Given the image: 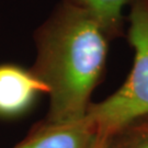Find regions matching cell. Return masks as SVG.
I'll return each mask as SVG.
<instances>
[{
  "mask_svg": "<svg viewBox=\"0 0 148 148\" xmlns=\"http://www.w3.org/2000/svg\"><path fill=\"white\" fill-rule=\"evenodd\" d=\"M106 148H148V117L132 122L109 136Z\"/></svg>",
  "mask_w": 148,
  "mask_h": 148,
  "instance_id": "6",
  "label": "cell"
},
{
  "mask_svg": "<svg viewBox=\"0 0 148 148\" xmlns=\"http://www.w3.org/2000/svg\"><path fill=\"white\" fill-rule=\"evenodd\" d=\"M127 38L134 49L132 69L119 89L90 104L86 117L101 136H111L132 122L148 117V0H132Z\"/></svg>",
  "mask_w": 148,
  "mask_h": 148,
  "instance_id": "2",
  "label": "cell"
},
{
  "mask_svg": "<svg viewBox=\"0 0 148 148\" xmlns=\"http://www.w3.org/2000/svg\"><path fill=\"white\" fill-rule=\"evenodd\" d=\"M97 127L87 117L69 123H37L12 148H93L99 138Z\"/></svg>",
  "mask_w": 148,
  "mask_h": 148,
  "instance_id": "3",
  "label": "cell"
},
{
  "mask_svg": "<svg viewBox=\"0 0 148 148\" xmlns=\"http://www.w3.org/2000/svg\"><path fill=\"white\" fill-rule=\"evenodd\" d=\"M33 41L35 59L30 69L47 87L49 98L44 121L82 120L106 68L111 41L87 11L62 0L36 27Z\"/></svg>",
  "mask_w": 148,
  "mask_h": 148,
  "instance_id": "1",
  "label": "cell"
},
{
  "mask_svg": "<svg viewBox=\"0 0 148 148\" xmlns=\"http://www.w3.org/2000/svg\"><path fill=\"white\" fill-rule=\"evenodd\" d=\"M87 11L99 23L110 41L124 32L123 11L132 0H62Z\"/></svg>",
  "mask_w": 148,
  "mask_h": 148,
  "instance_id": "5",
  "label": "cell"
},
{
  "mask_svg": "<svg viewBox=\"0 0 148 148\" xmlns=\"http://www.w3.org/2000/svg\"><path fill=\"white\" fill-rule=\"evenodd\" d=\"M47 87L31 69L16 64H0V117H14L30 109Z\"/></svg>",
  "mask_w": 148,
  "mask_h": 148,
  "instance_id": "4",
  "label": "cell"
},
{
  "mask_svg": "<svg viewBox=\"0 0 148 148\" xmlns=\"http://www.w3.org/2000/svg\"><path fill=\"white\" fill-rule=\"evenodd\" d=\"M108 138L109 136H99L97 144L95 145L93 148H106V144H108Z\"/></svg>",
  "mask_w": 148,
  "mask_h": 148,
  "instance_id": "7",
  "label": "cell"
}]
</instances>
